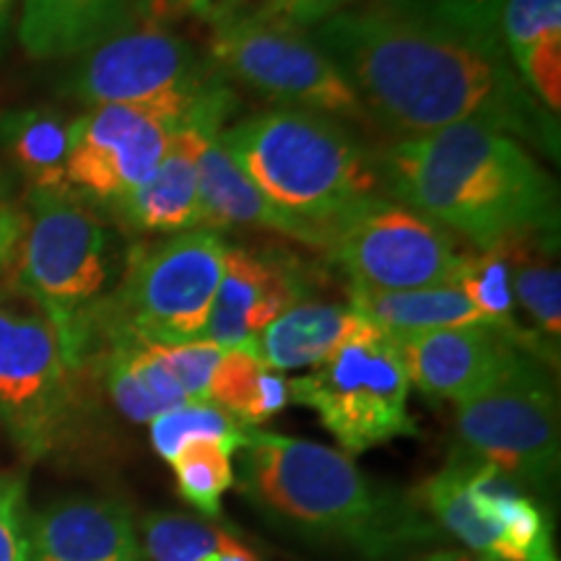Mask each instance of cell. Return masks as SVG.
Instances as JSON below:
<instances>
[{
  "instance_id": "ac0fdd59",
  "label": "cell",
  "mask_w": 561,
  "mask_h": 561,
  "mask_svg": "<svg viewBox=\"0 0 561 561\" xmlns=\"http://www.w3.org/2000/svg\"><path fill=\"white\" fill-rule=\"evenodd\" d=\"M198 187L203 206V227L206 229H261L286 240L301 242L307 248L325 250V231L284 214L255 187L234 157L224 149L219 133L203 144L198 157Z\"/></svg>"
},
{
  "instance_id": "d590c367",
  "label": "cell",
  "mask_w": 561,
  "mask_h": 561,
  "mask_svg": "<svg viewBox=\"0 0 561 561\" xmlns=\"http://www.w3.org/2000/svg\"><path fill=\"white\" fill-rule=\"evenodd\" d=\"M136 21H167L178 9V0H133Z\"/></svg>"
},
{
  "instance_id": "7c38bea8",
  "label": "cell",
  "mask_w": 561,
  "mask_h": 561,
  "mask_svg": "<svg viewBox=\"0 0 561 561\" xmlns=\"http://www.w3.org/2000/svg\"><path fill=\"white\" fill-rule=\"evenodd\" d=\"M471 252L447 229L385 195L333 224L325 244L348 289L371 291L455 286Z\"/></svg>"
},
{
  "instance_id": "ffe728a7",
  "label": "cell",
  "mask_w": 561,
  "mask_h": 561,
  "mask_svg": "<svg viewBox=\"0 0 561 561\" xmlns=\"http://www.w3.org/2000/svg\"><path fill=\"white\" fill-rule=\"evenodd\" d=\"M496 37L528 91L561 112V0H502Z\"/></svg>"
},
{
  "instance_id": "f546056e",
  "label": "cell",
  "mask_w": 561,
  "mask_h": 561,
  "mask_svg": "<svg viewBox=\"0 0 561 561\" xmlns=\"http://www.w3.org/2000/svg\"><path fill=\"white\" fill-rule=\"evenodd\" d=\"M375 3L382 5V9L434 21V24L453 26V30L468 32L473 37L491 39L500 45L496 13H500L502 0H375Z\"/></svg>"
},
{
  "instance_id": "e575fe53",
  "label": "cell",
  "mask_w": 561,
  "mask_h": 561,
  "mask_svg": "<svg viewBox=\"0 0 561 561\" xmlns=\"http://www.w3.org/2000/svg\"><path fill=\"white\" fill-rule=\"evenodd\" d=\"M237 5H240V0H178V9H187L193 16L210 21V24L231 16Z\"/></svg>"
},
{
  "instance_id": "44dd1931",
  "label": "cell",
  "mask_w": 561,
  "mask_h": 561,
  "mask_svg": "<svg viewBox=\"0 0 561 561\" xmlns=\"http://www.w3.org/2000/svg\"><path fill=\"white\" fill-rule=\"evenodd\" d=\"M512 271V297L528 320L533 351L551 369L559 367L561 271L559 237H525L504 244Z\"/></svg>"
},
{
  "instance_id": "603a6c76",
  "label": "cell",
  "mask_w": 561,
  "mask_h": 561,
  "mask_svg": "<svg viewBox=\"0 0 561 561\" xmlns=\"http://www.w3.org/2000/svg\"><path fill=\"white\" fill-rule=\"evenodd\" d=\"M356 322L359 314L348 305L307 299L263 328L255 339V354L276 371L314 369L348 339Z\"/></svg>"
},
{
  "instance_id": "30bf717a",
  "label": "cell",
  "mask_w": 561,
  "mask_h": 561,
  "mask_svg": "<svg viewBox=\"0 0 561 561\" xmlns=\"http://www.w3.org/2000/svg\"><path fill=\"white\" fill-rule=\"evenodd\" d=\"M208 60L224 79L244 83L278 107L367 121L354 89L312 34L265 5L216 21Z\"/></svg>"
},
{
  "instance_id": "d4e9b609",
  "label": "cell",
  "mask_w": 561,
  "mask_h": 561,
  "mask_svg": "<svg viewBox=\"0 0 561 561\" xmlns=\"http://www.w3.org/2000/svg\"><path fill=\"white\" fill-rule=\"evenodd\" d=\"M208 401L248 430H255L291 403V392L289 380L280 371L265 367L255 351L229 348L210 377Z\"/></svg>"
},
{
  "instance_id": "7a4b0ae2",
  "label": "cell",
  "mask_w": 561,
  "mask_h": 561,
  "mask_svg": "<svg viewBox=\"0 0 561 561\" xmlns=\"http://www.w3.org/2000/svg\"><path fill=\"white\" fill-rule=\"evenodd\" d=\"M390 201L473 250L559 237V187L528 146L483 123H458L375 151Z\"/></svg>"
},
{
  "instance_id": "5bb4252c",
  "label": "cell",
  "mask_w": 561,
  "mask_h": 561,
  "mask_svg": "<svg viewBox=\"0 0 561 561\" xmlns=\"http://www.w3.org/2000/svg\"><path fill=\"white\" fill-rule=\"evenodd\" d=\"M237 110H240V100L227 79L210 87L174 133L157 172L138 191L107 208L110 219L146 237H170L191 229H206L198 187V157L203 144L227 128L229 117H234Z\"/></svg>"
},
{
  "instance_id": "277c9868",
  "label": "cell",
  "mask_w": 561,
  "mask_h": 561,
  "mask_svg": "<svg viewBox=\"0 0 561 561\" xmlns=\"http://www.w3.org/2000/svg\"><path fill=\"white\" fill-rule=\"evenodd\" d=\"M219 140L273 206L325 237L351 210L380 198L375 153L331 115L271 107L227 125Z\"/></svg>"
},
{
  "instance_id": "74e56055",
  "label": "cell",
  "mask_w": 561,
  "mask_h": 561,
  "mask_svg": "<svg viewBox=\"0 0 561 561\" xmlns=\"http://www.w3.org/2000/svg\"><path fill=\"white\" fill-rule=\"evenodd\" d=\"M411 561H489V559L471 557V553H462V551H432V553H424V557H416Z\"/></svg>"
},
{
  "instance_id": "836d02e7",
  "label": "cell",
  "mask_w": 561,
  "mask_h": 561,
  "mask_svg": "<svg viewBox=\"0 0 561 561\" xmlns=\"http://www.w3.org/2000/svg\"><path fill=\"white\" fill-rule=\"evenodd\" d=\"M346 0H265V9L280 13V16L291 19L299 26H318L320 21L331 19L339 13Z\"/></svg>"
},
{
  "instance_id": "9c48e42d",
  "label": "cell",
  "mask_w": 561,
  "mask_h": 561,
  "mask_svg": "<svg viewBox=\"0 0 561 561\" xmlns=\"http://www.w3.org/2000/svg\"><path fill=\"white\" fill-rule=\"evenodd\" d=\"M549 364L517 348L486 385L455 403L460 450L549 494L559 479V390Z\"/></svg>"
},
{
  "instance_id": "8d00e7d4",
  "label": "cell",
  "mask_w": 561,
  "mask_h": 561,
  "mask_svg": "<svg viewBox=\"0 0 561 561\" xmlns=\"http://www.w3.org/2000/svg\"><path fill=\"white\" fill-rule=\"evenodd\" d=\"M201 561H261L255 557V553H252L248 546H237V549H231V551H224V553H210V557H206V559H201Z\"/></svg>"
},
{
  "instance_id": "9a60e30c",
  "label": "cell",
  "mask_w": 561,
  "mask_h": 561,
  "mask_svg": "<svg viewBox=\"0 0 561 561\" xmlns=\"http://www.w3.org/2000/svg\"><path fill=\"white\" fill-rule=\"evenodd\" d=\"M318 289L320 273L294 252L229 244L201 339L224 351H255V339L268 322L307 301Z\"/></svg>"
},
{
  "instance_id": "d6986e66",
  "label": "cell",
  "mask_w": 561,
  "mask_h": 561,
  "mask_svg": "<svg viewBox=\"0 0 561 561\" xmlns=\"http://www.w3.org/2000/svg\"><path fill=\"white\" fill-rule=\"evenodd\" d=\"M130 24L133 0H21L19 42L34 60L79 58Z\"/></svg>"
},
{
  "instance_id": "83f0119b",
  "label": "cell",
  "mask_w": 561,
  "mask_h": 561,
  "mask_svg": "<svg viewBox=\"0 0 561 561\" xmlns=\"http://www.w3.org/2000/svg\"><path fill=\"white\" fill-rule=\"evenodd\" d=\"M149 426L153 450H157L167 462H170L187 442L195 439L227 442V445L240 450L250 432L248 426L240 424L234 416H229L227 411L210 401L182 403L178 409L159 413Z\"/></svg>"
},
{
  "instance_id": "5b68a950",
  "label": "cell",
  "mask_w": 561,
  "mask_h": 561,
  "mask_svg": "<svg viewBox=\"0 0 561 561\" xmlns=\"http://www.w3.org/2000/svg\"><path fill=\"white\" fill-rule=\"evenodd\" d=\"M125 250L107 210L73 191L26 195L24 234L11 284L32 297L58 328L70 367L81 371L89 320L117 286Z\"/></svg>"
},
{
  "instance_id": "f1b7e54d",
  "label": "cell",
  "mask_w": 561,
  "mask_h": 561,
  "mask_svg": "<svg viewBox=\"0 0 561 561\" xmlns=\"http://www.w3.org/2000/svg\"><path fill=\"white\" fill-rule=\"evenodd\" d=\"M240 541L216 525L174 512H153L144 520V549L149 561H201L210 553H224Z\"/></svg>"
},
{
  "instance_id": "4dcf8cb0",
  "label": "cell",
  "mask_w": 561,
  "mask_h": 561,
  "mask_svg": "<svg viewBox=\"0 0 561 561\" xmlns=\"http://www.w3.org/2000/svg\"><path fill=\"white\" fill-rule=\"evenodd\" d=\"M153 346H157L159 356L164 359L167 367H170L174 380L180 382V388L187 396V401L191 403L208 401L210 377H214L216 367H219L224 348L203 339L187 341V343H172V346L153 343Z\"/></svg>"
},
{
  "instance_id": "3957f363",
  "label": "cell",
  "mask_w": 561,
  "mask_h": 561,
  "mask_svg": "<svg viewBox=\"0 0 561 561\" xmlns=\"http://www.w3.org/2000/svg\"><path fill=\"white\" fill-rule=\"evenodd\" d=\"M240 491L278 530L362 561L411 559L442 538L413 494L369 479L343 450L250 430Z\"/></svg>"
},
{
  "instance_id": "cb8c5ba5",
  "label": "cell",
  "mask_w": 561,
  "mask_h": 561,
  "mask_svg": "<svg viewBox=\"0 0 561 561\" xmlns=\"http://www.w3.org/2000/svg\"><path fill=\"white\" fill-rule=\"evenodd\" d=\"M348 307L392 339L486 322L458 286L409 291L348 289Z\"/></svg>"
},
{
  "instance_id": "4fadbf2b",
  "label": "cell",
  "mask_w": 561,
  "mask_h": 561,
  "mask_svg": "<svg viewBox=\"0 0 561 561\" xmlns=\"http://www.w3.org/2000/svg\"><path fill=\"white\" fill-rule=\"evenodd\" d=\"M185 117L140 104H100L73 117L68 187L107 210L138 191L170 149Z\"/></svg>"
},
{
  "instance_id": "8992f818",
  "label": "cell",
  "mask_w": 561,
  "mask_h": 561,
  "mask_svg": "<svg viewBox=\"0 0 561 561\" xmlns=\"http://www.w3.org/2000/svg\"><path fill=\"white\" fill-rule=\"evenodd\" d=\"M229 242L216 229H191L157 242H130L117 286L89 320L81 375L91 348L104 339L144 343L198 341L219 289Z\"/></svg>"
},
{
  "instance_id": "6da1fadb",
  "label": "cell",
  "mask_w": 561,
  "mask_h": 561,
  "mask_svg": "<svg viewBox=\"0 0 561 561\" xmlns=\"http://www.w3.org/2000/svg\"><path fill=\"white\" fill-rule=\"evenodd\" d=\"M312 37L367 121L398 138L483 123L559 157V117L530 94L496 42L371 3L341 9Z\"/></svg>"
},
{
  "instance_id": "e0dca14e",
  "label": "cell",
  "mask_w": 561,
  "mask_h": 561,
  "mask_svg": "<svg viewBox=\"0 0 561 561\" xmlns=\"http://www.w3.org/2000/svg\"><path fill=\"white\" fill-rule=\"evenodd\" d=\"M26 561H144V551L121 502L70 496L30 517Z\"/></svg>"
},
{
  "instance_id": "484cf974",
  "label": "cell",
  "mask_w": 561,
  "mask_h": 561,
  "mask_svg": "<svg viewBox=\"0 0 561 561\" xmlns=\"http://www.w3.org/2000/svg\"><path fill=\"white\" fill-rule=\"evenodd\" d=\"M455 286L471 299L483 320L502 328L515 339L517 346L536 356L530 335L517 312L515 297H512V271L504 244L491 250H473Z\"/></svg>"
},
{
  "instance_id": "ba28073f",
  "label": "cell",
  "mask_w": 561,
  "mask_h": 561,
  "mask_svg": "<svg viewBox=\"0 0 561 561\" xmlns=\"http://www.w3.org/2000/svg\"><path fill=\"white\" fill-rule=\"evenodd\" d=\"M409 390V371L396 339L364 318L310 375L289 380L291 403L318 413L351 458L385 442L416 437Z\"/></svg>"
},
{
  "instance_id": "4316f807",
  "label": "cell",
  "mask_w": 561,
  "mask_h": 561,
  "mask_svg": "<svg viewBox=\"0 0 561 561\" xmlns=\"http://www.w3.org/2000/svg\"><path fill=\"white\" fill-rule=\"evenodd\" d=\"M234 453L237 447L227 442L195 439L187 442L170 460L182 500L210 520L221 515V496L237 481L234 466H231Z\"/></svg>"
},
{
  "instance_id": "8fae6325",
  "label": "cell",
  "mask_w": 561,
  "mask_h": 561,
  "mask_svg": "<svg viewBox=\"0 0 561 561\" xmlns=\"http://www.w3.org/2000/svg\"><path fill=\"white\" fill-rule=\"evenodd\" d=\"M224 76L191 39L164 21H136L100 42L66 73L62 91L83 107L140 104L187 117L193 104Z\"/></svg>"
},
{
  "instance_id": "d6a6232c",
  "label": "cell",
  "mask_w": 561,
  "mask_h": 561,
  "mask_svg": "<svg viewBox=\"0 0 561 561\" xmlns=\"http://www.w3.org/2000/svg\"><path fill=\"white\" fill-rule=\"evenodd\" d=\"M21 234H24V208L13 198L9 182L0 178V278L11 271Z\"/></svg>"
},
{
  "instance_id": "f35d334b",
  "label": "cell",
  "mask_w": 561,
  "mask_h": 561,
  "mask_svg": "<svg viewBox=\"0 0 561 561\" xmlns=\"http://www.w3.org/2000/svg\"><path fill=\"white\" fill-rule=\"evenodd\" d=\"M11 9H13V0H0V42H3L5 26H9Z\"/></svg>"
},
{
  "instance_id": "2e32d148",
  "label": "cell",
  "mask_w": 561,
  "mask_h": 561,
  "mask_svg": "<svg viewBox=\"0 0 561 561\" xmlns=\"http://www.w3.org/2000/svg\"><path fill=\"white\" fill-rule=\"evenodd\" d=\"M396 343L413 388L432 401L450 403L473 396L520 348L510 333L491 322L405 335Z\"/></svg>"
},
{
  "instance_id": "1f68e13d",
  "label": "cell",
  "mask_w": 561,
  "mask_h": 561,
  "mask_svg": "<svg viewBox=\"0 0 561 561\" xmlns=\"http://www.w3.org/2000/svg\"><path fill=\"white\" fill-rule=\"evenodd\" d=\"M26 559H30L26 481L21 476H0V561Z\"/></svg>"
},
{
  "instance_id": "52a82bcc",
  "label": "cell",
  "mask_w": 561,
  "mask_h": 561,
  "mask_svg": "<svg viewBox=\"0 0 561 561\" xmlns=\"http://www.w3.org/2000/svg\"><path fill=\"white\" fill-rule=\"evenodd\" d=\"M83 380L50 314L11 280L0 284V424L26 460L47 458L73 434Z\"/></svg>"
},
{
  "instance_id": "7402d4cb",
  "label": "cell",
  "mask_w": 561,
  "mask_h": 561,
  "mask_svg": "<svg viewBox=\"0 0 561 561\" xmlns=\"http://www.w3.org/2000/svg\"><path fill=\"white\" fill-rule=\"evenodd\" d=\"M73 121L60 110L11 107L0 112V153L32 191H70L68 153Z\"/></svg>"
}]
</instances>
